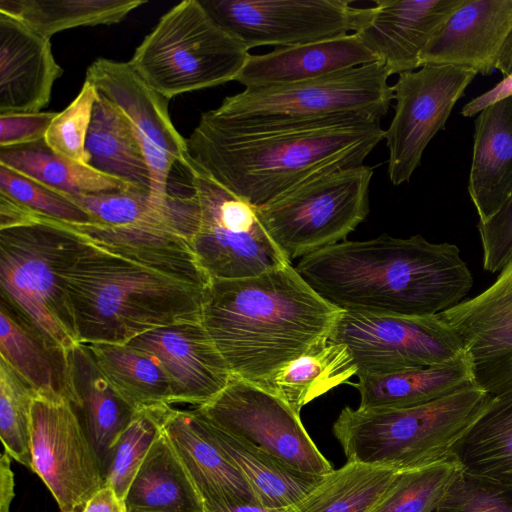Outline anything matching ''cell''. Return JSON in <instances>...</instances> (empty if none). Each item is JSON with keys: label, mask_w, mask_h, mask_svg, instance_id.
Returning a JSON list of instances; mask_svg holds the SVG:
<instances>
[{"label": "cell", "mask_w": 512, "mask_h": 512, "mask_svg": "<svg viewBox=\"0 0 512 512\" xmlns=\"http://www.w3.org/2000/svg\"><path fill=\"white\" fill-rule=\"evenodd\" d=\"M145 3L144 0H0V13L50 39L70 28L118 23Z\"/></svg>", "instance_id": "35"}, {"label": "cell", "mask_w": 512, "mask_h": 512, "mask_svg": "<svg viewBox=\"0 0 512 512\" xmlns=\"http://www.w3.org/2000/svg\"><path fill=\"white\" fill-rule=\"evenodd\" d=\"M62 74L50 39L0 13V114L40 112Z\"/></svg>", "instance_id": "22"}, {"label": "cell", "mask_w": 512, "mask_h": 512, "mask_svg": "<svg viewBox=\"0 0 512 512\" xmlns=\"http://www.w3.org/2000/svg\"><path fill=\"white\" fill-rule=\"evenodd\" d=\"M249 56L245 45L199 0H185L160 18L129 63L152 89L170 99L236 80Z\"/></svg>", "instance_id": "8"}, {"label": "cell", "mask_w": 512, "mask_h": 512, "mask_svg": "<svg viewBox=\"0 0 512 512\" xmlns=\"http://www.w3.org/2000/svg\"><path fill=\"white\" fill-rule=\"evenodd\" d=\"M118 394L136 411L173 405L170 380L150 353L127 343H84Z\"/></svg>", "instance_id": "32"}, {"label": "cell", "mask_w": 512, "mask_h": 512, "mask_svg": "<svg viewBox=\"0 0 512 512\" xmlns=\"http://www.w3.org/2000/svg\"><path fill=\"white\" fill-rule=\"evenodd\" d=\"M398 471L347 461L282 512H369Z\"/></svg>", "instance_id": "34"}, {"label": "cell", "mask_w": 512, "mask_h": 512, "mask_svg": "<svg viewBox=\"0 0 512 512\" xmlns=\"http://www.w3.org/2000/svg\"><path fill=\"white\" fill-rule=\"evenodd\" d=\"M182 167L198 208L191 248L211 280L253 277L292 263L261 225L255 207L212 181L188 160Z\"/></svg>", "instance_id": "10"}, {"label": "cell", "mask_w": 512, "mask_h": 512, "mask_svg": "<svg viewBox=\"0 0 512 512\" xmlns=\"http://www.w3.org/2000/svg\"><path fill=\"white\" fill-rule=\"evenodd\" d=\"M85 80L131 123L150 169L151 195L164 201L173 166L187 162L186 139L171 121L168 99L152 89L129 62L99 58L88 67Z\"/></svg>", "instance_id": "16"}, {"label": "cell", "mask_w": 512, "mask_h": 512, "mask_svg": "<svg viewBox=\"0 0 512 512\" xmlns=\"http://www.w3.org/2000/svg\"><path fill=\"white\" fill-rule=\"evenodd\" d=\"M85 151L86 164L91 168L151 194L150 169L131 123L100 93L93 107Z\"/></svg>", "instance_id": "27"}, {"label": "cell", "mask_w": 512, "mask_h": 512, "mask_svg": "<svg viewBox=\"0 0 512 512\" xmlns=\"http://www.w3.org/2000/svg\"><path fill=\"white\" fill-rule=\"evenodd\" d=\"M477 73L469 68L427 64L398 76L395 112L385 137L388 176L395 186L409 182L432 140Z\"/></svg>", "instance_id": "15"}, {"label": "cell", "mask_w": 512, "mask_h": 512, "mask_svg": "<svg viewBox=\"0 0 512 512\" xmlns=\"http://www.w3.org/2000/svg\"><path fill=\"white\" fill-rule=\"evenodd\" d=\"M373 172L362 164L323 173L256 208L258 219L291 262L345 241L368 215Z\"/></svg>", "instance_id": "9"}, {"label": "cell", "mask_w": 512, "mask_h": 512, "mask_svg": "<svg viewBox=\"0 0 512 512\" xmlns=\"http://www.w3.org/2000/svg\"><path fill=\"white\" fill-rule=\"evenodd\" d=\"M474 127L468 193L485 222L512 191V95L482 109Z\"/></svg>", "instance_id": "25"}, {"label": "cell", "mask_w": 512, "mask_h": 512, "mask_svg": "<svg viewBox=\"0 0 512 512\" xmlns=\"http://www.w3.org/2000/svg\"><path fill=\"white\" fill-rule=\"evenodd\" d=\"M161 426L197 488L205 512H244L246 504L260 503L244 474L213 441L195 407L165 406Z\"/></svg>", "instance_id": "19"}, {"label": "cell", "mask_w": 512, "mask_h": 512, "mask_svg": "<svg viewBox=\"0 0 512 512\" xmlns=\"http://www.w3.org/2000/svg\"><path fill=\"white\" fill-rule=\"evenodd\" d=\"M55 112L0 114V148L43 140Z\"/></svg>", "instance_id": "45"}, {"label": "cell", "mask_w": 512, "mask_h": 512, "mask_svg": "<svg viewBox=\"0 0 512 512\" xmlns=\"http://www.w3.org/2000/svg\"><path fill=\"white\" fill-rule=\"evenodd\" d=\"M463 0H378L355 33L390 75L421 67L420 55Z\"/></svg>", "instance_id": "20"}, {"label": "cell", "mask_w": 512, "mask_h": 512, "mask_svg": "<svg viewBox=\"0 0 512 512\" xmlns=\"http://www.w3.org/2000/svg\"><path fill=\"white\" fill-rule=\"evenodd\" d=\"M0 357L37 394L65 396L66 352L44 338L3 300L0 304Z\"/></svg>", "instance_id": "31"}, {"label": "cell", "mask_w": 512, "mask_h": 512, "mask_svg": "<svg viewBox=\"0 0 512 512\" xmlns=\"http://www.w3.org/2000/svg\"><path fill=\"white\" fill-rule=\"evenodd\" d=\"M357 33L251 55L236 80L245 88L301 82L378 62Z\"/></svg>", "instance_id": "24"}, {"label": "cell", "mask_w": 512, "mask_h": 512, "mask_svg": "<svg viewBox=\"0 0 512 512\" xmlns=\"http://www.w3.org/2000/svg\"><path fill=\"white\" fill-rule=\"evenodd\" d=\"M295 268L343 311L437 315L462 302L473 286L455 244L421 235L345 240L300 258Z\"/></svg>", "instance_id": "2"}, {"label": "cell", "mask_w": 512, "mask_h": 512, "mask_svg": "<svg viewBox=\"0 0 512 512\" xmlns=\"http://www.w3.org/2000/svg\"><path fill=\"white\" fill-rule=\"evenodd\" d=\"M384 137L381 119L371 116L244 129L206 111L186 139L187 160L259 208L323 173L362 165Z\"/></svg>", "instance_id": "1"}, {"label": "cell", "mask_w": 512, "mask_h": 512, "mask_svg": "<svg viewBox=\"0 0 512 512\" xmlns=\"http://www.w3.org/2000/svg\"><path fill=\"white\" fill-rule=\"evenodd\" d=\"M164 407L136 411L109 453L104 466L105 485L110 486L123 501L151 446L161 432Z\"/></svg>", "instance_id": "38"}, {"label": "cell", "mask_w": 512, "mask_h": 512, "mask_svg": "<svg viewBox=\"0 0 512 512\" xmlns=\"http://www.w3.org/2000/svg\"><path fill=\"white\" fill-rule=\"evenodd\" d=\"M196 408L224 431L295 470L316 476L333 470L305 430L300 413L267 388L232 377L214 399Z\"/></svg>", "instance_id": "13"}, {"label": "cell", "mask_w": 512, "mask_h": 512, "mask_svg": "<svg viewBox=\"0 0 512 512\" xmlns=\"http://www.w3.org/2000/svg\"><path fill=\"white\" fill-rule=\"evenodd\" d=\"M511 30L512 0H463L423 49L421 66H459L490 75Z\"/></svg>", "instance_id": "21"}, {"label": "cell", "mask_w": 512, "mask_h": 512, "mask_svg": "<svg viewBox=\"0 0 512 512\" xmlns=\"http://www.w3.org/2000/svg\"><path fill=\"white\" fill-rule=\"evenodd\" d=\"M452 457L465 473L512 486V384L492 395Z\"/></svg>", "instance_id": "30"}, {"label": "cell", "mask_w": 512, "mask_h": 512, "mask_svg": "<svg viewBox=\"0 0 512 512\" xmlns=\"http://www.w3.org/2000/svg\"><path fill=\"white\" fill-rule=\"evenodd\" d=\"M97 96L95 87L85 80L76 98L56 114L44 137L56 154L86 164L85 144Z\"/></svg>", "instance_id": "42"}, {"label": "cell", "mask_w": 512, "mask_h": 512, "mask_svg": "<svg viewBox=\"0 0 512 512\" xmlns=\"http://www.w3.org/2000/svg\"><path fill=\"white\" fill-rule=\"evenodd\" d=\"M209 15L250 50L290 47L357 32L371 7L350 0H199Z\"/></svg>", "instance_id": "12"}, {"label": "cell", "mask_w": 512, "mask_h": 512, "mask_svg": "<svg viewBox=\"0 0 512 512\" xmlns=\"http://www.w3.org/2000/svg\"><path fill=\"white\" fill-rule=\"evenodd\" d=\"M0 193L28 209L67 223H95L82 207L66 194L0 164Z\"/></svg>", "instance_id": "40"}, {"label": "cell", "mask_w": 512, "mask_h": 512, "mask_svg": "<svg viewBox=\"0 0 512 512\" xmlns=\"http://www.w3.org/2000/svg\"><path fill=\"white\" fill-rule=\"evenodd\" d=\"M124 503L126 512H205L197 488L162 429Z\"/></svg>", "instance_id": "28"}, {"label": "cell", "mask_w": 512, "mask_h": 512, "mask_svg": "<svg viewBox=\"0 0 512 512\" xmlns=\"http://www.w3.org/2000/svg\"><path fill=\"white\" fill-rule=\"evenodd\" d=\"M10 460L11 457L4 451L0 460V512H10V506L15 496L14 475Z\"/></svg>", "instance_id": "48"}, {"label": "cell", "mask_w": 512, "mask_h": 512, "mask_svg": "<svg viewBox=\"0 0 512 512\" xmlns=\"http://www.w3.org/2000/svg\"><path fill=\"white\" fill-rule=\"evenodd\" d=\"M329 341L347 347L356 376L443 364L465 352L459 335L439 314L342 311Z\"/></svg>", "instance_id": "11"}, {"label": "cell", "mask_w": 512, "mask_h": 512, "mask_svg": "<svg viewBox=\"0 0 512 512\" xmlns=\"http://www.w3.org/2000/svg\"><path fill=\"white\" fill-rule=\"evenodd\" d=\"M495 70L503 75V79L490 90L469 101L461 111L464 117L479 114L485 107L512 95V30L500 49Z\"/></svg>", "instance_id": "46"}, {"label": "cell", "mask_w": 512, "mask_h": 512, "mask_svg": "<svg viewBox=\"0 0 512 512\" xmlns=\"http://www.w3.org/2000/svg\"><path fill=\"white\" fill-rule=\"evenodd\" d=\"M483 267L494 273L512 259V191L499 210L487 221L478 222Z\"/></svg>", "instance_id": "44"}, {"label": "cell", "mask_w": 512, "mask_h": 512, "mask_svg": "<svg viewBox=\"0 0 512 512\" xmlns=\"http://www.w3.org/2000/svg\"><path fill=\"white\" fill-rule=\"evenodd\" d=\"M86 243L71 225L27 207L0 228L1 300L65 352L79 343L66 278Z\"/></svg>", "instance_id": "6"}, {"label": "cell", "mask_w": 512, "mask_h": 512, "mask_svg": "<svg viewBox=\"0 0 512 512\" xmlns=\"http://www.w3.org/2000/svg\"><path fill=\"white\" fill-rule=\"evenodd\" d=\"M65 397L100 460L109 453L136 413L113 388L84 343L66 352Z\"/></svg>", "instance_id": "23"}, {"label": "cell", "mask_w": 512, "mask_h": 512, "mask_svg": "<svg viewBox=\"0 0 512 512\" xmlns=\"http://www.w3.org/2000/svg\"><path fill=\"white\" fill-rule=\"evenodd\" d=\"M432 512H512V486L461 471Z\"/></svg>", "instance_id": "43"}, {"label": "cell", "mask_w": 512, "mask_h": 512, "mask_svg": "<svg viewBox=\"0 0 512 512\" xmlns=\"http://www.w3.org/2000/svg\"><path fill=\"white\" fill-rule=\"evenodd\" d=\"M357 377L354 386L360 394L358 408L364 410L413 407L478 384L473 360L466 350L443 364Z\"/></svg>", "instance_id": "26"}, {"label": "cell", "mask_w": 512, "mask_h": 512, "mask_svg": "<svg viewBox=\"0 0 512 512\" xmlns=\"http://www.w3.org/2000/svg\"><path fill=\"white\" fill-rule=\"evenodd\" d=\"M439 315L461 338L479 385L494 395L512 384V259L487 289Z\"/></svg>", "instance_id": "17"}, {"label": "cell", "mask_w": 512, "mask_h": 512, "mask_svg": "<svg viewBox=\"0 0 512 512\" xmlns=\"http://www.w3.org/2000/svg\"><path fill=\"white\" fill-rule=\"evenodd\" d=\"M197 411L213 441L244 474L265 507L284 510L294 505L323 477L295 470L263 449L224 431Z\"/></svg>", "instance_id": "29"}, {"label": "cell", "mask_w": 512, "mask_h": 512, "mask_svg": "<svg viewBox=\"0 0 512 512\" xmlns=\"http://www.w3.org/2000/svg\"><path fill=\"white\" fill-rule=\"evenodd\" d=\"M66 195L90 214L95 223L107 226L135 224L167 208V197L159 201L151 194L138 190Z\"/></svg>", "instance_id": "41"}, {"label": "cell", "mask_w": 512, "mask_h": 512, "mask_svg": "<svg viewBox=\"0 0 512 512\" xmlns=\"http://www.w3.org/2000/svg\"><path fill=\"white\" fill-rule=\"evenodd\" d=\"M492 395L473 384L431 402L400 409L344 407L333 434L349 462L406 471L452 457Z\"/></svg>", "instance_id": "5"}, {"label": "cell", "mask_w": 512, "mask_h": 512, "mask_svg": "<svg viewBox=\"0 0 512 512\" xmlns=\"http://www.w3.org/2000/svg\"><path fill=\"white\" fill-rule=\"evenodd\" d=\"M356 375L357 369L347 347L328 341L321 349L282 367L264 388L300 413L303 406Z\"/></svg>", "instance_id": "36"}, {"label": "cell", "mask_w": 512, "mask_h": 512, "mask_svg": "<svg viewBox=\"0 0 512 512\" xmlns=\"http://www.w3.org/2000/svg\"><path fill=\"white\" fill-rule=\"evenodd\" d=\"M343 310L292 263L241 279H212L201 322L233 377L264 387L292 360L324 347Z\"/></svg>", "instance_id": "3"}, {"label": "cell", "mask_w": 512, "mask_h": 512, "mask_svg": "<svg viewBox=\"0 0 512 512\" xmlns=\"http://www.w3.org/2000/svg\"><path fill=\"white\" fill-rule=\"evenodd\" d=\"M127 344L159 361L171 383L173 405L202 406L233 377L201 320L156 328Z\"/></svg>", "instance_id": "18"}, {"label": "cell", "mask_w": 512, "mask_h": 512, "mask_svg": "<svg viewBox=\"0 0 512 512\" xmlns=\"http://www.w3.org/2000/svg\"><path fill=\"white\" fill-rule=\"evenodd\" d=\"M461 471L453 457L399 471L369 512H432Z\"/></svg>", "instance_id": "37"}, {"label": "cell", "mask_w": 512, "mask_h": 512, "mask_svg": "<svg viewBox=\"0 0 512 512\" xmlns=\"http://www.w3.org/2000/svg\"><path fill=\"white\" fill-rule=\"evenodd\" d=\"M0 164L65 194L137 190L122 180L56 154L44 139L0 148Z\"/></svg>", "instance_id": "33"}, {"label": "cell", "mask_w": 512, "mask_h": 512, "mask_svg": "<svg viewBox=\"0 0 512 512\" xmlns=\"http://www.w3.org/2000/svg\"><path fill=\"white\" fill-rule=\"evenodd\" d=\"M390 76L378 61L311 80L245 88L208 112L222 123L244 129L357 115L381 119L393 100Z\"/></svg>", "instance_id": "7"}, {"label": "cell", "mask_w": 512, "mask_h": 512, "mask_svg": "<svg viewBox=\"0 0 512 512\" xmlns=\"http://www.w3.org/2000/svg\"><path fill=\"white\" fill-rule=\"evenodd\" d=\"M37 395L3 358L0 359V437L4 451L32 470L31 407Z\"/></svg>", "instance_id": "39"}, {"label": "cell", "mask_w": 512, "mask_h": 512, "mask_svg": "<svg viewBox=\"0 0 512 512\" xmlns=\"http://www.w3.org/2000/svg\"><path fill=\"white\" fill-rule=\"evenodd\" d=\"M66 284L79 343H127L156 328L199 321L209 286L88 239Z\"/></svg>", "instance_id": "4"}, {"label": "cell", "mask_w": 512, "mask_h": 512, "mask_svg": "<svg viewBox=\"0 0 512 512\" xmlns=\"http://www.w3.org/2000/svg\"><path fill=\"white\" fill-rule=\"evenodd\" d=\"M82 512H126V508L115 491L105 485L88 501Z\"/></svg>", "instance_id": "47"}, {"label": "cell", "mask_w": 512, "mask_h": 512, "mask_svg": "<svg viewBox=\"0 0 512 512\" xmlns=\"http://www.w3.org/2000/svg\"><path fill=\"white\" fill-rule=\"evenodd\" d=\"M30 448L32 471L50 490L61 512H82L105 486L100 460L65 396L34 397Z\"/></svg>", "instance_id": "14"}]
</instances>
